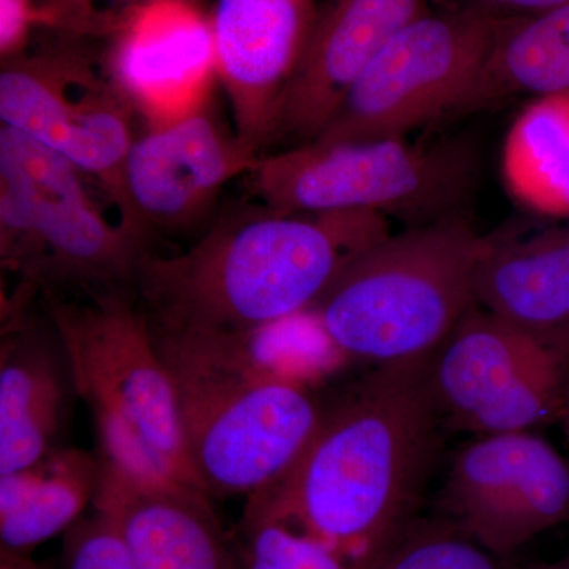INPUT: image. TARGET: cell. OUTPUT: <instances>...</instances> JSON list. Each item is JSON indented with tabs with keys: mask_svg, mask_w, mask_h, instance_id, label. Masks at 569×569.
I'll use <instances>...</instances> for the list:
<instances>
[{
	"mask_svg": "<svg viewBox=\"0 0 569 569\" xmlns=\"http://www.w3.org/2000/svg\"><path fill=\"white\" fill-rule=\"evenodd\" d=\"M429 358L378 366L326 403L305 452L247 500V520H276L366 567L417 519L445 426Z\"/></svg>",
	"mask_w": 569,
	"mask_h": 569,
	"instance_id": "cell-1",
	"label": "cell"
},
{
	"mask_svg": "<svg viewBox=\"0 0 569 569\" xmlns=\"http://www.w3.org/2000/svg\"><path fill=\"white\" fill-rule=\"evenodd\" d=\"M391 234L369 211L246 209L186 252L142 254L134 295L168 331L252 332L312 309L351 261Z\"/></svg>",
	"mask_w": 569,
	"mask_h": 569,
	"instance_id": "cell-2",
	"label": "cell"
},
{
	"mask_svg": "<svg viewBox=\"0 0 569 569\" xmlns=\"http://www.w3.org/2000/svg\"><path fill=\"white\" fill-rule=\"evenodd\" d=\"M151 331L200 488L249 500L279 481L312 440L326 403L284 362L269 329Z\"/></svg>",
	"mask_w": 569,
	"mask_h": 569,
	"instance_id": "cell-3",
	"label": "cell"
},
{
	"mask_svg": "<svg viewBox=\"0 0 569 569\" xmlns=\"http://www.w3.org/2000/svg\"><path fill=\"white\" fill-rule=\"evenodd\" d=\"M486 246L466 216L408 227L359 253L312 309L343 356L378 366L430 356L477 306Z\"/></svg>",
	"mask_w": 569,
	"mask_h": 569,
	"instance_id": "cell-4",
	"label": "cell"
},
{
	"mask_svg": "<svg viewBox=\"0 0 569 569\" xmlns=\"http://www.w3.org/2000/svg\"><path fill=\"white\" fill-rule=\"evenodd\" d=\"M81 174L66 157L0 127V260L18 288L39 298L134 291L148 253L104 219Z\"/></svg>",
	"mask_w": 569,
	"mask_h": 569,
	"instance_id": "cell-5",
	"label": "cell"
},
{
	"mask_svg": "<svg viewBox=\"0 0 569 569\" xmlns=\"http://www.w3.org/2000/svg\"><path fill=\"white\" fill-rule=\"evenodd\" d=\"M247 178L274 211H369L419 227L463 216L479 162L463 140L310 141L264 153Z\"/></svg>",
	"mask_w": 569,
	"mask_h": 569,
	"instance_id": "cell-6",
	"label": "cell"
},
{
	"mask_svg": "<svg viewBox=\"0 0 569 569\" xmlns=\"http://www.w3.org/2000/svg\"><path fill=\"white\" fill-rule=\"evenodd\" d=\"M497 24L462 10L422 14L381 48L313 141L403 138L462 112L492 50Z\"/></svg>",
	"mask_w": 569,
	"mask_h": 569,
	"instance_id": "cell-7",
	"label": "cell"
},
{
	"mask_svg": "<svg viewBox=\"0 0 569 569\" xmlns=\"http://www.w3.org/2000/svg\"><path fill=\"white\" fill-rule=\"evenodd\" d=\"M40 299L89 410L132 422L179 478L200 488L187 455L173 381L134 291Z\"/></svg>",
	"mask_w": 569,
	"mask_h": 569,
	"instance_id": "cell-8",
	"label": "cell"
},
{
	"mask_svg": "<svg viewBox=\"0 0 569 569\" xmlns=\"http://www.w3.org/2000/svg\"><path fill=\"white\" fill-rule=\"evenodd\" d=\"M138 102L114 62L77 48L22 51L2 59L0 119L66 157L116 193L137 134Z\"/></svg>",
	"mask_w": 569,
	"mask_h": 569,
	"instance_id": "cell-9",
	"label": "cell"
},
{
	"mask_svg": "<svg viewBox=\"0 0 569 569\" xmlns=\"http://www.w3.org/2000/svg\"><path fill=\"white\" fill-rule=\"evenodd\" d=\"M567 361L518 326L473 307L430 355V391L447 426L481 437L527 432L563 413Z\"/></svg>",
	"mask_w": 569,
	"mask_h": 569,
	"instance_id": "cell-10",
	"label": "cell"
},
{
	"mask_svg": "<svg viewBox=\"0 0 569 569\" xmlns=\"http://www.w3.org/2000/svg\"><path fill=\"white\" fill-rule=\"evenodd\" d=\"M261 157L194 104L134 138L112 194L119 223L151 252L153 236L192 230L223 187L252 173Z\"/></svg>",
	"mask_w": 569,
	"mask_h": 569,
	"instance_id": "cell-11",
	"label": "cell"
},
{
	"mask_svg": "<svg viewBox=\"0 0 569 569\" xmlns=\"http://www.w3.org/2000/svg\"><path fill=\"white\" fill-rule=\"evenodd\" d=\"M440 511L505 559L569 519V466L529 430L478 438L452 460Z\"/></svg>",
	"mask_w": 569,
	"mask_h": 569,
	"instance_id": "cell-12",
	"label": "cell"
},
{
	"mask_svg": "<svg viewBox=\"0 0 569 569\" xmlns=\"http://www.w3.org/2000/svg\"><path fill=\"white\" fill-rule=\"evenodd\" d=\"M317 0H216L209 20L212 67L233 114L234 133L263 153L305 58Z\"/></svg>",
	"mask_w": 569,
	"mask_h": 569,
	"instance_id": "cell-13",
	"label": "cell"
},
{
	"mask_svg": "<svg viewBox=\"0 0 569 569\" xmlns=\"http://www.w3.org/2000/svg\"><path fill=\"white\" fill-rule=\"evenodd\" d=\"M3 302L0 343V477L66 447L78 391L69 356L43 305Z\"/></svg>",
	"mask_w": 569,
	"mask_h": 569,
	"instance_id": "cell-14",
	"label": "cell"
},
{
	"mask_svg": "<svg viewBox=\"0 0 569 569\" xmlns=\"http://www.w3.org/2000/svg\"><path fill=\"white\" fill-rule=\"evenodd\" d=\"M91 507L114 523L140 569H244L203 489L182 479H138L100 462Z\"/></svg>",
	"mask_w": 569,
	"mask_h": 569,
	"instance_id": "cell-15",
	"label": "cell"
},
{
	"mask_svg": "<svg viewBox=\"0 0 569 569\" xmlns=\"http://www.w3.org/2000/svg\"><path fill=\"white\" fill-rule=\"evenodd\" d=\"M432 0H326L284 96L276 141L316 140L343 96L396 33Z\"/></svg>",
	"mask_w": 569,
	"mask_h": 569,
	"instance_id": "cell-16",
	"label": "cell"
},
{
	"mask_svg": "<svg viewBox=\"0 0 569 569\" xmlns=\"http://www.w3.org/2000/svg\"><path fill=\"white\" fill-rule=\"evenodd\" d=\"M475 301L569 358V228L488 236Z\"/></svg>",
	"mask_w": 569,
	"mask_h": 569,
	"instance_id": "cell-17",
	"label": "cell"
},
{
	"mask_svg": "<svg viewBox=\"0 0 569 569\" xmlns=\"http://www.w3.org/2000/svg\"><path fill=\"white\" fill-rule=\"evenodd\" d=\"M97 477L96 455L73 447L0 477V550L29 556L66 535L92 505Z\"/></svg>",
	"mask_w": 569,
	"mask_h": 569,
	"instance_id": "cell-18",
	"label": "cell"
},
{
	"mask_svg": "<svg viewBox=\"0 0 569 569\" xmlns=\"http://www.w3.org/2000/svg\"><path fill=\"white\" fill-rule=\"evenodd\" d=\"M569 93V3L537 17L498 21L485 69L462 112L509 97Z\"/></svg>",
	"mask_w": 569,
	"mask_h": 569,
	"instance_id": "cell-19",
	"label": "cell"
},
{
	"mask_svg": "<svg viewBox=\"0 0 569 569\" xmlns=\"http://www.w3.org/2000/svg\"><path fill=\"white\" fill-rule=\"evenodd\" d=\"M501 176L516 203L549 219H569V93L535 97L512 122Z\"/></svg>",
	"mask_w": 569,
	"mask_h": 569,
	"instance_id": "cell-20",
	"label": "cell"
},
{
	"mask_svg": "<svg viewBox=\"0 0 569 569\" xmlns=\"http://www.w3.org/2000/svg\"><path fill=\"white\" fill-rule=\"evenodd\" d=\"M373 569H508L448 519H415Z\"/></svg>",
	"mask_w": 569,
	"mask_h": 569,
	"instance_id": "cell-21",
	"label": "cell"
},
{
	"mask_svg": "<svg viewBox=\"0 0 569 569\" xmlns=\"http://www.w3.org/2000/svg\"><path fill=\"white\" fill-rule=\"evenodd\" d=\"M244 569H373L276 520H241L238 538Z\"/></svg>",
	"mask_w": 569,
	"mask_h": 569,
	"instance_id": "cell-22",
	"label": "cell"
},
{
	"mask_svg": "<svg viewBox=\"0 0 569 569\" xmlns=\"http://www.w3.org/2000/svg\"><path fill=\"white\" fill-rule=\"evenodd\" d=\"M62 569H140L107 516L92 508L63 535Z\"/></svg>",
	"mask_w": 569,
	"mask_h": 569,
	"instance_id": "cell-23",
	"label": "cell"
},
{
	"mask_svg": "<svg viewBox=\"0 0 569 569\" xmlns=\"http://www.w3.org/2000/svg\"><path fill=\"white\" fill-rule=\"evenodd\" d=\"M441 9L470 11L490 20L505 21L537 17L567 6L569 0H438Z\"/></svg>",
	"mask_w": 569,
	"mask_h": 569,
	"instance_id": "cell-24",
	"label": "cell"
},
{
	"mask_svg": "<svg viewBox=\"0 0 569 569\" xmlns=\"http://www.w3.org/2000/svg\"><path fill=\"white\" fill-rule=\"evenodd\" d=\"M39 13L29 0H0V52L2 59L24 51Z\"/></svg>",
	"mask_w": 569,
	"mask_h": 569,
	"instance_id": "cell-25",
	"label": "cell"
},
{
	"mask_svg": "<svg viewBox=\"0 0 569 569\" xmlns=\"http://www.w3.org/2000/svg\"><path fill=\"white\" fill-rule=\"evenodd\" d=\"M112 2L132 3L133 7L144 6L153 2H181L192 3L197 0H112ZM91 0H50L47 6L39 11V21L52 26H66L67 29L73 28L74 22Z\"/></svg>",
	"mask_w": 569,
	"mask_h": 569,
	"instance_id": "cell-26",
	"label": "cell"
},
{
	"mask_svg": "<svg viewBox=\"0 0 569 569\" xmlns=\"http://www.w3.org/2000/svg\"><path fill=\"white\" fill-rule=\"evenodd\" d=\"M0 569H44L29 556L0 550Z\"/></svg>",
	"mask_w": 569,
	"mask_h": 569,
	"instance_id": "cell-27",
	"label": "cell"
},
{
	"mask_svg": "<svg viewBox=\"0 0 569 569\" xmlns=\"http://www.w3.org/2000/svg\"><path fill=\"white\" fill-rule=\"evenodd\" d=\"M537 569H569V553H567L563 559L556 561V563L545 565V567Z\"/></svg>",
	"mask_w": 569,
	"mask_h": 569,
	"instance_id": "cell-28",
	"label": "cell"
},
{
	"mask_svg": "<svg viewBox=\"0 0 569 569\" xmlns=\"http://www.w3.org/2000/svg\"><path fill=\"white\" fill-rule=\"evenodd\" d=\"M565 419H567V429H568V437H569V383H568V392H567V402H565Z\"/></svg>",
	"mask_w": 569,
	"mask_h": 569,
	"instance_id": "cell-29",
	"label": "cell"
},
{
	"mask_svg": "<svg viewBox=\"0 0 569 569\" xmlns=\"http://www.w3.org/2000/svg\"><path fill=\"white\" fill-rule=\"evenodd\" d=\"M29 2H32V0H29Z\"/></svg>",
	"mask_w": 569,
	"mask_h": 569,
	"instance_id": "cell-30",
	"label": "cell"
}]
</instances>
